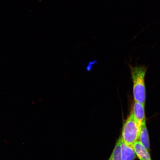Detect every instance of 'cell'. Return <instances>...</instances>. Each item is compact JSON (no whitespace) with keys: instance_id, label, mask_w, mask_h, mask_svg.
Listing matches in <instances>:
<instances>
[{"instance_id":"1","label":"cell","mask_w":160,"mask_h":160,"mask_svg":"<svg viewBox=\"0 0 160 160\" xmlns=\"http://www.w3.org/2000/svg\"><path fill=\"white\" fill-rule=\"evenodd\" d=\"M133 82V94L135 102L145 105L146 98L145 76L147 68L145 66L131 67Z\"/></svg>"},{"instance_id":"2","label":"cell","mask_w":160,"mask_h":160,"mask_svg":"<svg viewBox=\"0 0 160 160\" xmlns=\"http://www.w3.org/2000/svg\"><path fill=\"white\" fill-rule=\"evenodd\" d=\"M141 128L139 127L131 112L123 124L121 137L127 145H133L138 141Z\"/></svg>"},{"instance_id":"3","label":"cell","mask_w":160,"mask_h":160,"mask_svg":"<svg viewBox=\"0 0 160 160\" xmlns=\"http://www.w3.org/2000/svg\"><path fill=\"white\" fill-rule=\"evenodd\" d=\"M131 112L138 125L142 128L143 125L146 123L145 105L135 102Z\"/></svg>"},{"instance_id":"4","label":"cell","mask_w":160,"mask_h":160,"mask_svg":"<svg viewBox=\"0 0 160 160\" xmlns=\"http://www.w3.org/2000/svg\"><path fill=\"white\" fill-rule=\"evenodd\" d=\"M121 153L122 160H134L137 158L133 145H127L122 141V138Z\"/></svg>"},{"instance_id":"5","label":"cell","mask_w":160,"mask_h":160,"mask_svg":"<svg viewBox=\"0 0 160 160\" xmlns=\"http://www.w3.org/2000/svg\"><path fill=\"white\" fill-rule=\"evenodd\" d=\"M136 155L140 160H152L149 151L138 141L133 145Z\"/></svg>"},{"instance_id":"6","label":"cell","mask_w":160,"mask_h":160,"mask_svg":"<svg viewBox=\"0 0 160 160\" xmlns=\"http://www.w3.org/2000/svg\"><path fill=\"white\" fill-rule=\"evenodd\" d=\"M139 141L148 151H150V142L148 132L146 124L143 125L140 132Z\"/></svg>"},{"instance_id":"7","label":"cell","mask_w":160,"mask_h":160,"mask_svg":"<svg viewBox=\"0 0 160 160\" xmlns=\"http://www.w3.org/2000/svg\"><path fill=\"white\" fill-rule=\"evenodd\" d=\"M121 143V138L120 137L117 140L113 152L108 160H122Z\"/></svg>"}]
</instances>
